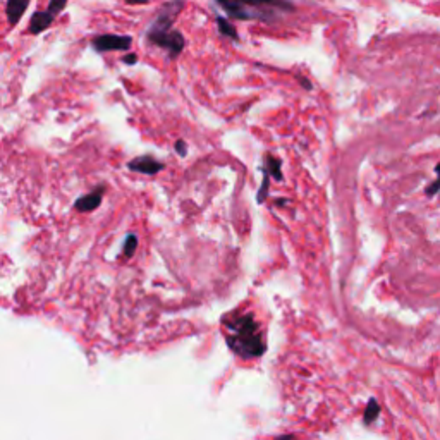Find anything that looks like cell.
Instances as JSON below:
<instances>
[{
    "label": "cell",
    "mask_w": 440,
    "mask_h": 440,
    "mask_svg": "<svg viewBox=\"0 0 440 440\" xmlns=\"http://www.w3.org/2000/svg\"><path fill=\"white\" fill-rule=\"evenodd\" d=\"M184 0H169L162 6V9L158 11V14L155 16L148 29H146V40L150 44L157 45L163 50H167L170 58L179 57L183 53L184 40L183 33L179 29H174V21L178 18L179 12L183 11Z\"/></svg>",
    "instance_id": "obj_1"
},
{
    "label": "cell",
    "mask_w": 440,
    "mask_h": 440,
    "mask_svg": "<svg viewBox=\"0 0 440 440\" xmlns=\"http://www.w3.org/2000/svg\"><path fill=\"white\" fill-rule=\"evenodd\" d=\"M227 327L229 347L242 358H258L265 353V342L262 339L260 327L251 315L232 317L225 320Z\"/></svg>",
    "instance_id": "obj_2"
},
{
    "label": "cell",
    "mask_w": 440,
    "mask_h": 440,
    "mask_svg": "<svg viewBox=\"0 0 440 440\" xmlns=\"http://www.w3.org/2000/svg\"><path fill=\"white\" fill-rule=\"evenodd\" d=\"M230 18L270 21L280 12H292L295 4L289 0H215Z\"/></svg>",
    "instance_id": "obj_3"
},
{
    "label": "cell",
    "mask_w": 440,
    "mask_h": 440,
    "mask_svg": "<svg viewBox=\"0 0 440 440\" xmlns=\"http://www.w3.org/2000/svg\"><path fill=\"white\" fill-rule=\"evenodd\" d=\"M133 39L126 35H98L91 40V47L96 52H126V50L131 48Z\"/></svg>",
    "instance_id": "obj_4"
},
{
    "label": "cell",
    "mask_w": 440,
    "mask_h": 440,
    "mask_svg": "<svg viewBox=\"0 0 440 440\" xmlns=\"http://www.w3.org/2000/svg\"><path fill=\"white\" fill-rule=\"evenodd\" d=\"M128 167L131 170H134V173L153 175V174L160 173V170L163 169V163L158 162V160H155L153 157H148V155H145V157L134 158V160H131V162L128 163Z\"/></svg>",
    "instance_id": "obj_5"
},
{
    "label": "cell",
    "mask_w": 440,
    "mask_h": 440,
    "mask_svg": "<svg viewBox=\"0 0 440 440\" xmlns=\"http://www.w3.org/2000/svg\"><path fill=\"white\" fill-rule=\"evenodd\" d=\"M53 18L52 14H48L47 11H36L35 14L31 16V19H29V26L28 31L29 35H40V33H44L45 29H48L53 24Z\"/></svg>",
    "instance_id": "obj_6"
},
{
    "label": "cell",
    "mask_w": 440,
    "mask_h": 440,
    "mask_svg": "<svg viewBox=\"0 0 440 440\" xmlns=\"http://www.w3.org/2000/svg\"><path fill=\"white\" fill-rule=\"evenodd\" d=\"M29 2H31V0H7L6 16L11 26H16V24L19 23L21 18L24 16V12L28 11Z\"/></svg>",
    "instance_id": "obj_7"
},
{
    "label": "cell",
    "mask_w": 440,
    "mask_h": 440,
    "mask_svg": "<svg viewBox=\"0 0 440 440\" xmlns=\"http://www.w3.org/2000/svg\"><path fill=\"white\" fill-rule=\"evenodd\" d=\"M103 190H106V188L102 186V188H98V190H95L93 193H90V195L79 198L76 201V210L91 212V210H95V208H98L100 203H102V198H103Z\"/></svg>",
    "instance_id": "obj_8"
},
{
    "label": "cell",
    "mask_w": 440,
    "mask_h": 440,
    "mask_svg": "<svg viewBox=\"0 0 440 440\" xmlns=\"http://www.w3.org/2000/svg\"><path fill=\"white\" fill-rule=\"evenodd\" d=\"M263 174L272 175V178H275V181H282V170H280L279 158L272 157V155H267L265 165H263Z\"/></svg>",
    "instance_id": "obj_9"
},
{
    "label": "cell",
    "mask_w": 440,
    "mask_h": 440,
    "mask_svg": "<svg viewBox=\"0 0 440 440\" xmlns=\"http://www.w3.org/2000/svg\"><path fill=\"white\" fill-rule=\"evenodd\" d=\"M217 28H219V33L222 36H227V39L237 41L240 40V35H237V29L234 28V24H230L227 19L222 18V16H217Z\"/></svg>",
    "instance_id": "obj_10"
},
{
    "label": "cell",
    "mask_w": 440,
    "mask_h": 440,
    "mask_svg": "<svg viewBox=\"0 0 440 440\" xmlns=\"http://www.w3.org/2000/svg\"><path fill=\"white\" fill-rule=\"evenodd\" d=\"M379 413H380L379 402H377L375 399H370V401H368V404H367V409H364V418H363V421L367 423V425H370L372 421H375V420H377V416H379Z\"/></svg>",
    "instance_id": "obj_11"
},
{
    "label": "cell",
    "mask_w": 440,
    "mask_h": 440,
    "mask_svg": "<svg viewBox=\"0 0 440 440\" xmlns=\"http://www.w3.org/2000/svg\"><path fill=\"white\" fill-rule=\"evenodd\" d=\"M67 2H69V0H50L47 12H48V14H52L53 18H57V16L66 9Z\"/></svg>",
    "instance_id": "obj_12"
},
{
    "label": "cell",
    "mask_w": 440,
    "mask_h": 440,
    "mask_svg": "<svg viewBox=\"0 0 440 440\" xmlns=\"http://www.w3.org/2000/svg\"><path fill=\"white\" fill-rule=\"evenodd\" d=\"M138 248V237L133 236V234H129L128 237H126L124 242V257L126 258H131L134 255V251Z\"/></svg>",
    "instance_id": "obj_13"
},
{
    "label": "cell",
    "mask_w": 440,
    "mask_h": 440,
    "mask_svg": "<svg viewBox=\"0 0 440 440\" xmlns=\"http://www.w3.org/2000/svg\"><path fill=\"white\" fill-rule=\"evenodd\" d=\"M268 183H270V179H268L267 174H263V186L260 188V191H258V203H262V201H265V198H267Z\"/></svg>",
    "instance_id": "obj_14"
},
{
    "label": "cell",
    "mask_w": 440,
    "mask_h": 440,
    "mask_svg": "<svg viewBox=\"0 0 440 440\" xmlns=\"http://www.w3.org/2000/svg\"><path fill=\"white\" fill-rule=\"evenodd\" d=\"M175 152H178L179 155H181V157H184V155H186V152H188V145H186V141L179 140L178 143H175Z\"/></svg>",
    "instance_id": "obj_15"
},
{
    "label": "cell",
    "mask_w": 440,
    "mask_h": 440,
    "mask_svg": "<svg viewBox=\"0 0 440 440\" xmlns=\"http://www.w3.org/2000/svg\"><path fill=\"white\" fill-rule=\"evenodd\" d=\"M123 62L128 66H134L138 62V56L136 53H128V56L123 57Z\"/></svg>",
    "instance_id": "obj_16"
},
{
    "label": "cell",
    "mask_w": 440,
    "mask_h": 440,
    "mask_svg": "<svg viewBox=\"0 0 440 440\" xmlns=\"http://www.w3.org/2000/svg\"><path fill=\"white\" fill-rule=\"evenodd\" d=\"M437 190H439V181H434V184H431L429 190H426V195H429V196H434L435 193H437Z\"/></svg>",
    "instance_id": "obj_17"
},
{
    "label": "cell",
    "mask_w": 440,
    "mask_h": 440,
    "mask_svg": "<svg viewBox=\"0 0 440 440\" xmlns=\"http://www.w3.org/2000/svg\"><path fill=\"white\" fill-rule=\"evenodd\" d=\"M126 2H128L129 6H145V4H148L150 0H126Z\"/></svg>",
    "instance_id": "obj_18"
},
{
    "label": "cell",
    "mask_w": 440,
    "mask_h": 440,
    "mask_svg": "<svg viewBox=\"0 0 440 440\" xmlns=\"http://www.w3.org/2000/svg\"><path fill=\"white\" fill-rule=\"evenodd\" d=\"M297 79H300V83H301V85H303L305 88H307V90H312V83H309L307 78H301V76H297Z\"/></svg>",
    "instance_id": "obj_19"
}]
</instances>
